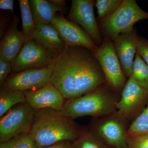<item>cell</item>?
Listing matches in <instances>:
<instances>
[{"instance_id":"obj_1","label":"cell","mask_w":148,"mask_h":148,"mask_svg":"<svg viewBox=\"0 0 148 148\" xmlns=\"http://www.w3.org/2000/svg\"><path fill=\"white\" fill-rule=\"evenodd\" d=\"M39 147L64 141H75L81 132L72 119L51 108L35 110L30 131Z\"/></svg>"},{"instance_id":"obj_2","label":"cell","mask_w":148,"mask_h":148,"mask_svg":"<svg viewBox=\"0 0 148 148\" xmlns=\"http://www.w3.org/2000/svg\"><path fill=\"white\" fill-rule=\"evenodd\" d=\"M87 49L66 46L47 67L51 71V83L68 100L77 98V79Z\"/></svg>"},{"instance_id":"obj_22","label":"cell","mask_w":148,"mask_h":148,"mask_svg":"<svg viewBox=\"0 0 148 148\" xmlns=\"http://www.w3.org/2000/svg\"><path fill=\"white\" fill-rule=\"evenodd\" d=\"M123 0H97L95 5L97 9V20L101 21L108 18L119 8Z\"/></svg>"},{"instance_id":"obj_3","label":"cell","mask_w":148,"mask_h":148,"mask_svg":"<svg viewBox=\"0 0 148 148\" xmlns=\"http://www.w3.org/2000/svg\"><path fill=\"white\" fill-rule=\"evenodd\" d=\"M106 84L86 95L68 100L61 112L73 119L85 116H100L113 113L116 109V102L112 89Z\"/></svg>"},{"instance_id":"obj_24","label":"cell","mask_w":148,"mask_h":148,"mask_svg":"<svg viewBox=\"0 0 148 148\" xmlns=\"http://www.w3.org/2000/svg\"><path fill=\"white\" fill-rule=\"evenodd\" d=\"M74 148H105L98 137L91 132H81L73 142Z\"/></svg>"},{"instance_id":"obj_8","label":"cell","mask_w":148,"mask_h":148,"mask_svg":"<svg viewBox=\"0 0 148 148\" xmlns=\"http://www.w3.org/2000/svg\"><path fill=\"white\" fill-rule=\"evenodd\" d=\"M49 68L31 69L10 75L1 89L7 91L36 90L51 83Z\"/></svg>"},{"instance_id":"obj_10","label":"cell","mask_w":148,"mask_h":148,"mask_svg":"<svg viewBox=\"0 0 148 148\" xmlns=\"http://www.w3.org/2000/svg\"><path fill=\"white\" fill-rule=\"evenodd\" d=\"M51 24L59 33L66 46H80L93 49L98 47L90 36L78 24L56 14Z\"/></svg>"},{"instance_id":"obj_16","label":"cell","mask_w":148,"mask_h":148,"mask_svg":"<svg viewBox=\"0 0 148 148\" xmlns=\"http://www.w3.org/2000/svg\"><path fill=\"white\" fill-rule=\"evenodd\" d=\"M32 39L56 53H61L66 47L58 31L51 24H36Z\"/></svg>"},{"instance_id":"obj_23","label":"cell","mask_w":148,"mask_h":148,"mask_svg":"<svg viewBox=\"0 0 148 148\" xmlns=\"http://www.w3.org/2000/svg\"><path fill=\"white\" fill-rule=\"evenodd\" d=\"M126 132L127 137L148 133V105L132 122Z\"/></svg>"},{"instance_id":"obj_31","label":"cell","mask_w":148,"mask_h":148,"mask_svg":"<svg viewBox=\"0 0 148 148\" xmlns=\"http://www.w3.org/2000/svg\"><path fill=\"white\" fill-rule=\"evenodd\" d=\"M51 2L53 3L56 5L65 8L66 6V1L64 0H50Z\"/></svg>"},{"instance_id":"obj_18","label":"cell","mask_w":148,"mask_h":148,"mask_svg":"<svg viewBox=\"0 0 148 148\" xmlns=\"http://www.w3.org/2000/svg\"><path fill=\"white\" fill-rule=\"evenodd\" d=\"M27 102L24 92L0 90V117H2L14 106Z\"/></svg>"},{"instance_id":"obj_20","label":"cell","mask_w":148,"mask_h":148,"mask_svg":"<svg viewBox=\"0 0 148 148\" xmlns=\"http://www.w3.org/2000/svg\"><path fill=\"white\" fill-rule=\"evenodd\" d=\"M129 78L148 90V66L143 58L136 54Z\"/></svg>"},{"instance_id":"obj_9","label":"cell","mask_w":148,"mask_h":148,"mask_svg":"<svg viewBox=\"0 0 148 148\" xmlns=\"http://www.w3.org/2000/svg\"><path fill=\"white\" fill-rule=\"evenodd\" d=\"M95 3L93 0H73L68 18L81 26L99 47L103 38L93 12Z\"/></svg>"},{"instance_id":"obj_30","label":"cell","mask_w":148,"mask_h":148,"mask_svg":"<svg viewBox=\"0 0 148 148\" xmlns=\"http://www.w3.org/2000/svg\"><path fill=\"white\" fill-rule=\"evenodd\" d=\"M14 0H1L0 9L3 10H10L14 12Z\"/></svg>"},{"instance_id":"obj_17","label":"cell","mask_w":148,"mask_h":148,"mask_svg":"<svg viewBox=\"0 0 148 148\" xmlns=\"http://www.w3.org/2000/svg\"><path fill=\"white\" fill-rule=\"evenodd\" d=\"M29 4L35 24H51L58 12H65V8L56 5L50 1L29 0Z\"/></svg>"},{"instance_id":"obj_14","label":"cell","mask_w":148,"mask_h":148,"mask_svg":"<svg viewBox=\"0 0 148 148\" xmlns=\"http://www.w3.org/2000/svg\"><path fill=\"white\" fill-rule=\"evenodd\" d=\"M19 18L13 15L0 42V58L9 62L18 55L26 41L23 31L18 29Z\"/></svg>"},{"instance_id":"obj_4","label":"cell","mask_w":148,"mask_h":148,"mask_svg":"<svg viewBox=\"0 0 148 148\" xmlns=\"http://www.w3.org/2000/svg\"><path fill=\"white\" fill-rule=\"evenodd\" d=\"M143 19L148 20V12L135 0H123L115 13L98 21V24L102 34L113 41L121 34L132 32L135 23Z\"/></svg>"},{"instance_id":"obj_26","label":"cell","mask_w":148,"mask_h":148,"mask_svg":"<svg viewBox=\"0 0 148 148\" xmlns=\"http://www.w3.org/2000/svg\"><path fill=\"white\" fill-rule=\"evenodd\" d=\"M136 47V54L140 56L148 66V40L138 36Z\"/></svg>"},{"instance_id":"obj_15","label":"cell","mask_w":148,"mask_h":148,"mask_svg":"<svg viewBox=\"0 0 148 148\" xmlns=\"http://www.w3.org/2000/svg\"><path fill=\"white\" fill-rule=\"evenodd\" d=\"M138 36L135 29L119 35L113 41L114 47L122 69L126 77H130L136 54V40Z\"/></svg>"},{"instance_id":"obj_12","label":"cell","mask_w":148,"mask_h":148,"mask_svg":"<svg viewBox=\"0 0 148 148\" xmlns=\"http://www.w3.org/2000/svg\"><path fill=\"white\" fill-rule=\"evenodd\" d=\"M24 92L27 103L35 110L51 108L61 112L65 104L64 96L51 83L38 90Z\"/></svg>"},{"instance_id":"obj_21","label":"cell","mask_w":148,"mask_h":148,"mask_svg":"<svg viewBox=\"0 0 148 148\" xmlns=\"http://www.w3.org/2000/svg\"><path fill=\"white\" fill-rule=\"evenodd\" d=\"M0 148H39V147L29 132L1 143Z\"/></svg>"},{"instance_id":"obj_6","label":"cell","mask_w":148,"mask_h":148,"mask_svg":"<svg viewBox=\"0 0 148 148\" xmlns=\"http://www.w3.org/2000/svg\"><path fill=\"white\" fill-rule=\"evenodd\" d=\"M59 53L49 49L34 39L28 40L18 55L10 62L12 73L47 68Z\"/></svg>"},{"instance_id":"obj_25","label":"cell","mask_w":148,"mask_h":148,"mask_svg":"<svg viewBox=\"0 0 148 148\" xmlns=\"http://www.w3.org/2000/svg\"><path fill=\"white\" fill-rule=\"evenodd\" d=\"M128 148H148V133L128 137Z\"/></svg>"},{"instance_id":"obj_29","label":"cell","mask_w":148,"mask_h":148,"mask_svg":"<svg viewBox=\"0 0 148 148\" xmlns=\"http://www.w3.org/2000/svg\"><path fill=\"white\" fill-rule=\"evenodd\" d=\"M8 19L5 15H1L0 25V38L1 39L5 34L10 24H8Z\"/></svg>"},{"instance_id":"obj_5","label":"cell","mask_w":148,"mask_h":148,"mask_svg":"<svg viewBox=\"0 0 148 148\" xmlns=\"http://www.w3.org/2000/svg\"><path fill=\"white\" fill-rule=\"evenodd\" d=\"M91 50L104 73L106 84L115 91L123 89L127 77L122 69L113 42L105 37L101 45Z\"/></svg>"},{"instance_id":"obj_11","label":"cell","mask_w":148,"mask_h":148,"mask_svg":"<svg viewBox=\"0 0 148 148\" xmlns=\"http://www.w3.org/2000/svg\"><path fill=\"white\" fill-rule=\"evenodd\" d=\"M148 99V90L128 79L123 89L120 100L116 103L118 116L122 119L130 118Z\"/></svg>"},{"instance_id":"obj_13","label":"cell","mask_w":148,"mask_h":148,"mask_svg":"<svg viewBox=\"0 0 148 148\" xmlns=\"http://www.w3.org/2000/svg\"><path fill=\"white\" fill-rule=\"evenodd\" d=\"M116 148H128L127 132L119 119H109L97 124L90 132Z\"/></svg>"},{"instance_id":"obj_7","label":"cell","mask_w":148,"mask_h":148,"mask_svg":"<svg viewBox=\"0 0 148 148\" xmlns=\"http://www.w3.org/2000/svg\"><path fill=\"white\" fill-rule=\"evenodd\" d=\"M35 112L27 102L10 110L0 120V143L29 133L34 122Z\"/></svg>"},{"instance_id":"obj_27","label":"cell","mask_w":148,"mask_h":148,"mask_svg":"<svg viewBox=\"0 0 148 148\" xmlns=\"http://www.w3.org/2000/svg\"><path fill=\"white\" fill-rule=\"evenodd\" d=\"M12 69L10 62L0 58V86L3 85L6 79L12 73Z\"/></svg>"},{"instance_id":"obj_28","label":"cell","mask_w":148,"mask_h":148,"mask_svg":"<svg viewBox=\"0 0 148 148\" xmlns=\"http://www.w3.org/2000/svg\"><path fill=\"white\" fill-rule=\"evenodd\" d=\"M39 148H74L73 142L70 141H61L51 145Z\"/></svg>"},{"instance_id":"obj_19","label":"cell","mask_w":148,"mask_h":148,"mask_svg":"<svg viewBox=\"0 0 148 148\" xmlns=\"http://www.w3.org/2000/svg\"><path fill=\"white\" fill-rule=\"evenodd\" d=\"M22 19V29L26 41L31 39L34 33L35 26L28 0H18Z\"/></svg>"}]
</instances>
